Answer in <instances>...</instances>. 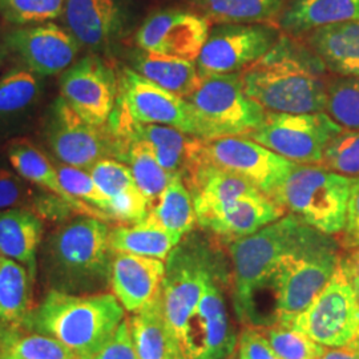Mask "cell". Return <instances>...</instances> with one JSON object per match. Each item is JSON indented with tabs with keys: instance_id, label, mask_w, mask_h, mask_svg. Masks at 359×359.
Returning a JSON list of instances; mask_svg holds the SVG:
<instances>
[{
	"instance_id": "obj_1",
	"label": "cell",
	"mask_w": 359,
	"mask_h": 359,
	"mask_svg": "<svg viewBox=\"0 0 359 359\" xmlns=\"http://www.w3.org/2000/svg\"><path fill=\"white\" fill-rule=\"evenodd\" d=\"M325 65L318 56L281 35L274 46L240 74L246 95L265 111L277 114H316L326 111Z\"/></svg>"
},
{
	"instance_id": "obj_2",
	"label": "cell",
	"mask_w": 359,
	"mask_h": 359,
	"mask_svg": "<svg viewBox=\"0 0 359 359\" xmlns=\"http://www.w3.org/2000/svg\"><path fill=\"white\" fill-rule=\"evenodd\" d=\"M109 231L103 219L77 215L48 233L39 252L38 269L47 290L104 293L111 283L114 256Z\"/></svg>"
},
{
	"instance_id": "obj_3",
	"label": "cell",
	"mask_w": 359,
	"mask_h": 359,
	"mask_svg": "<svg viewBox=\"0 0 359 359\" xmlns=\"http://www.w3.org/2000/svg\"><path fill=\"white\" fill-rule=\"evenodd\" d=\"M126 320V309L112 293L67 294L47 290L26 322V332L63 344L77 359L93 353Z\"/></svg>"
},
{
	"instance_id": "obj_4",
	"label": "cell",
	"mask_w": 359,
	"mask_h": 359,
	"mask_svg": "<svg viewBox=\"0 0 359 359\" xmlns=\"http://www.w3.org/2000/svg\"><path fill=\"white\" fill-rule=\"evenodd\" d=\"M226 280L221 253L198 234H187L170 252L161 286L168 327L179 344L184 326L212 281Z\"/></svg>"
},
{
	"instance_id": "obj_5",
	"label": "cell",
	"mask_w": 359,
	"mask_h": 359,
	"mask_svg": "<svg viewBox=\"0 0 359 359\" xmlns=\"http://www.w3.org/2000/svg\"><path fill=\"white\" fill-rule=\"evenodd\" d=\"M185 100L191 108L193 136L203 142L246 137L266 116L246 95L240 74L201 76L198 87Z\"/></svg>"
},
{
	"instance_id": "obj_6",
	"label": "cell",
	"mask_w": 359,
	"mask_h": 359,
	"mask_svg": "<svg viewBox=\"0 0 359 359\" xmlns=\"http://www.w3.org/2000/svg\"><path fill=\"white\" fill-rule=\"evenodd\" d=\"M318 233L290 213L231 243L233 299L237 316L253 287L276 269L283 257L308 244Z\"/></svg>"
},
{
	"instance_id": "obj_7",
	"label": "cell",
	"mask_w": 359,
	"mask_h": 359,
	"mask_svg": "<svg viewBox=\"0 0 359 359\" xmlns=\"http://www.w3.org/2000/svg\"><path fill=\"white\" fill-rule=\"evenodd\" d=\"M351 179L326 168L295 164L274 201L325 234L341 233L346 224Z\"/></svg>"
},
{
	"instance_id": "obj_8",
	"label": "cell",
	"mask_w": 359,
	"mask_h": 359,
	"mask_svg": "<svg viewBox=\"0 0 359 359\" xmlns=\"http://www.w3.org/2000/svg\"><path fill=\"white\" fill-rule=\"evenodd\" d=\"M287 326L327 348L346 346L359 333V299L342 257L321 293Z\"/></svg>"
},
{
	"instance_id": "obj_9",
	"label": "cell",
	"mask_w": 359,
	"mask_h": 359,
	"mask_svg": "<svg viewBox=\"0 0 359 359\" xmlns=\"http://www.w3.org/2000/svg\"><path fill=\"white\" fill-rule=\"evenodd\" d=\"M344 128L325 112H266L262 124L246 137L295 164H320L329 142Z\"/></svg>"
},
{
	"instance_id": "obj_10",
	"label": "cell",
	"mask_w": 359,
	"mask_h": 359,
	"mask_svg": "<svg viewBox=\"0 0 359 359\" xmlns=\"http://www.w3.org/2000/svg\"><path fill=\"white\" fill-rule=\"evenodd\" d=\"M43 132L57 163L88 170L103 158H116L115 140L108 127L92 126L62 96L50 107Z\"/></svg>"
},
{
	"instance_id": "obj_11",
	"label": "cell",
	"mask_w": 359,
	"mask_h": 359,
	"mask_svg": "<svg viewBox=\"0 0 359 359\" xmlns=\"http://www.w3.org/2000/svg\"><path fill=\"white\" fill-rule=\"evenodd\" d=\"M278 36L276 28L264 23L219 25L209 32L196 59L200 77L243 71L269 51Z\"/></svg>"
},
{
	"instance_id": "obj_12",
	"label": "cell",
	"mask_w": 359,
	"mask_h": 359,
	"mask_svg": "<svg viewBox=\"0 0 359 359\" xmlns=\"http://www.w3.org/2000/svg\"><path fill=\"white\" fill-rule=\"evenodd\" d=\"M203 154L212 164L241 176L274 200L295 163L249 137H224L204 142Z\"/></svg>"
},
{
	"instance_id": "obj_13",
	"label": "cell",
	"mask_w": 359,
	"mask_h": 359,
	"mask_svg": "<svg viewBox=\"0 0 359 359\" xmlns=\"http://www.w3.org/2000/svg\"><path fill=\"white\" fill-rule=\"evenodd\" d=\"M219 283L222 281H212L206 286L184 326L179 341L184 359H225L237 347L238 339Z\"/></svg>"
},
{
	"instance_id": "obj_14",
	"label": "cell",
	"mask_w": 359,
	"mask_h": 359,
	"mask_svg": "<svg viewBox=\"0 0 359 359\" xmlns=\"http://www.w3.org/2000/svg\"><path fill=\"white\" fill-rule=\"evenodd\" d=\"M60 96L92 126H107L118 96L115 71L100 57L88 55L60 76Z\"/></svg>"
},
{
	"instance_id": "obj_15",
	"label": "cell",
	"mask_w": 359,
	"mask_h": 359,
	"mask_svg": "<svg viewBox=\"0 0 359 359\" xmlns=\"http://www.w3.org/2000/svg\"><path fill=\"white\" fill-rule=\"evenodd\" d=\"M117 79V103L133 120L172 127L193 136L191 108L184 97L164 90L130 68H123Z\"/></svg>"
},
{
	"instance_id": "obj_16",
	"label": "cell",
	"mask_w": 359,
	"mask_h": 359,
	"mask_svg": "<svg viewBox=\"0 0 359 359\" xmlns=\"http://www.w3.org/2000/svg\"><path fill=\"white\" fill-rule=\"evenodd\" d=\"M209 32L210 22L205 16L184 10H165L142 23L135 41L142 51L196 62Z\"/></svg>"
},
{
	"instance_id": "obj_17",
	"label": "cell",
	"mask_w": 359,
	"mask_h": 359,
	"mask_svg": "<svg viewBox=\"0 0 359 359\" xmlns=\"http://www.w3.org/2000/svg\"><path fill=\"white\" fill-rule=\"evenodd\" d=\"M107 127L114 136L130 137L147 144L160 165L172 176L179 175L184 177L196 163L204 144L203 140L197 137L192 139V135L179 129L139 123L118 103H116Z\"/></svg>"
},
{
	"instance_id": "obj_18",
	"label": "cell",
	"mask_w": 359,
	"mask_h": 359,
	"mask_svg": "<svg viewBox=\"0 0 359 359\" xmlns=\"http://www.w3.org/2000/svg\"><path fill=\"white\" fill-rule=\"evenodd\" d=\"M6 43L25 68L38 76L63 74L75 63L81 48L67 28L51 22L13 29L6 36Z\"/></svg>"
},
{
	"instance_id": "obj_19",
	"label": "cell",
	"mask_w": 359,
	"mask_h": 359,
	"mask_svg": "<svg viewBox=\"0 0 359 359\" xmlns=\"http://www.w3.org/2000/svg\"><path fill=\"white\" fill-rule=\"evenodd\" d=\"M285 216V208L262 192L244 194L197 213L201 229L229 243L248 237Z\"/></svg>"
},
{
	"instance_id": "obj_20",
	"label": "cell",
	"mask_w": 359,
	"mask_h": 359,
	"mask_svg": "<svg viewBox=\"0 0 359 359\" xmlns=\"http://www.w3.org/2000/svg\"><path fill=\"white\" fill-rule=\"evenodd\" d=\"M165 262L151 257L114 252L111 262L112 294L129 313H136L161 294Z\"/></svg>"
},
{
	"instance_id": "obj_21",
	"label": "cell",
	"mask_w": 359,
	"mask_h": 359,
	"mask_svg": "<svg viewBox=\"0 0 359 359\" xmlns=\"http://www.w3.org/2000/svg\"><path fill=\"white\" fill-rule=\"evenodd\" d=\"M65 26L80 47L104 50L120 28V13L114 0H65Z\"/></svg>"
},
{
	"instance_id": "obj_22",
	"label": "cell",
	"mask_w": 359,
	"mask_h": 359,
	"mask_svg": "<svg viewBox=\"0 0 359 359\" xmlns=\"http://www.w3.org/2000/svg\"><path fill=\"white\" fill-rule=\"evenodd\" d=\"M7 156L15 172H18L23 179L36 185L40 189L65 200V203H68L76 210L77 215L109 221L108 216L102 210L77 200L65 191L59 179L56 165L47 154L41 152L32 142L25 139L13 142L8 148Z\"/></svg>"
},
{
	"instance_id": "obj_23",
	"label": "cell",
	"mask_w": 359,
	"mask_h": 359,
	"mask_svg": "<svg viewBox=\"0 0 359 359\" xmlns=\"http://www.w3.org/2000/svg\"><path fill=\"white\" fill-rule=\"evenodd\" d=\"M35 281L25 265L0 255V335L26 332Z\"/></svg>"
},
{
	"instance_id": "obj_24",
	"label": "cell",
	"mask_w": 359,
	"mask_h": 359,
	"mask_svg": "<svg viewBox=\"0 0 359 359\" xmlns=\"http://www.w3.org/2000/svg\"><path fill=\"white\" fill-rule=\"evenodd\" d=\"M44 221L28 209L0 210V255L25 265L36 278Z\"/></svg>"
},
{
	"instance_id": "obj_25",
	"label": "cell",
	"mask_w": 359,
	"mask_h": 359,
	"mask_svg": "<svg viewBox=\"0 0 359 359\" xmlns=\"http://www.w3.org/2000/svg\"><path fill=\"white\" fill-rule=\"evenodd\" d=\"M306 34L309 48L326 69L342 77L359 76V22L318 27Z\"/></svg>"
},
{
	"instance_id": "obj_26",
	"label": "cell",
	"mask_w": 359,
	"mask_h": 359,
	"mask_svg": "<svg viewBox=\"0 0 359 359\" xmlns=\"http://www.w3.org/2000/svg\"><path fill=\"white\" fill-rule=\"evenodd\" d=\"M182 238L167 231L149 215L140 222L123 224L109 231V246L116 253L151 257L167 261Z\"/></svg>"
},
{
	"instance_id": "obj_27",
	"label": "cell",
	"mask_w": 359,
	"mask_h": 359,
	"mask_svg": "<svg viewBox=\"0 0 359 359\" xmlns=\"http://www.w3.org/2000/svg\"><path fill=\"white\" fill-rule=\"evenodd\" d=\"M347 22H359V0H293L280 16L281 28L294 35Z\"/></svg>"
},
{
	"instance_id": "obj_28",
	"label": "cell",
	"mask_w": 359,
	"mask_h": 359,
	"mask_svg": "<svg viewBox=\"0 0 359 359\" xmlns=\"http://www.w3.org/2000/svg\"><path fill=\"white\" fill-rule=\"evenodd\" d=\"M130 334L140 359H170L180 355L179 344L168 327L161 294L129 318Z\"/></svg>"
},
{
	"instance_id": "obj_29",
	"label": "cell",
	"mask_w": 359,
	"mask_h": 359,
	"mask_svg": "<svg viewBox=\"0 0 359 359\" xmlns=\"http://www.w3.org/2000/svg\"><path fill=\"white\" fill-rule=\"evenodd\" d=\"M112 137L115 140L116 160L128 165L136 185L148 200L151 210L173 176L160 165L147 144L130 137L114 135Z\"/></svg>"
},
{
	"instance_id": "obj_30",
	"label": "cell",
	"mask_w": 359,
	"mask_h": 359,
	"mask_svg": "<svg viewBox=\"0 0 359 359\" xmlns=\"http://www.w3.org/2000/svg\"><path fill=\"white\" fill-rule=\"evenodd\" d=\"M133 68L148 80L187 99L200 84L196 62L142 51L133 57Z\"/></svg>"
},
{
	"instance_id": "obj_31",
	"label": "cell",
	"mask_w": 359,
	"mask_h": 359,
	"mask_svg": "<svg viewBox=\"0 0 359 359\" xmlns=\"http://www.w3.org/2000/svg\"><path fill=\"white\" fill-rule=\"evenodd\" d=\"M191 4L217 25H265L285 8L283 0H191Z\"/></svg>"
},
{
	"instance_id": "obj_32",
	"label": "cell",
	"mask_w": 359,
	"mask_h": 359,
	"mask_svg": "<svg viewBox=\"0 0 359 359\" xmlns=\"http://www.w3.org/2000/svg\"><path fill=\"white\" fill-rule=\"evenodd\" d=\"M167 231L184 238L197 224L192 193L181 176H173L148 213Z\"/></svg>"
},
{
	"instance_id": "obj_33",
	"label": "cell",
	"mask_w": 359,
	"mask_h": 359,
	"mask_svg": "<svg viewBox=\"0 0 359 359\" xmlns=\"http://www.w3.org/2000/svg\"><path fill=\"white\" fill-rule=\"evenodd\" d=\"M0 359H77L59 341L34 332L0 335Z\"/></svg>"
},
{
	"instance_id": "obj_34",
	"label": "cell",
	"mask_w": 359,
	"mask_h": 359,
	"mask_svg": "<svg viewBox=\"0 0 359 359\" xmlns=\"http://www.w3.org/2000/svg\"><path fill=\"white\" fill-rule=\"evenodd\" d=\"M41 86L36 74L27 68H15L0 77V117L16 115L40 96Z\"/></svg>"
},
{
	"instance_id": "obj_35",
	"label": "cell",
	"mask_w": 359,
	"mask_h": 359,
	"mask_svg": "<svg viewBox=\"0 0 359 359\" xmlns=\"http://www.w3.org/2000/svg\"><path fill=\"white\" fill-rule=\"evenodd\" d=\"M280 359H321L327 347L287 325L259 327Z\"/></svg>"
},
{
	"instance_id": "obj_36",
	"label": "cell",
	"mask_w": 359,
	"mask_h": 359,
	"mask_svg": "<svg viewBox=\"0 0 359 359\" xmlns=\"http://www.w3.org/2000/svg\"><path fill=\"white\" fill-rule=\"evenodd\" d=\"M326 111L342 128L359 130V76L341 77L327 87Z\"/></svg>"
},
{
	"instance_id": "obj_37",
	"label": "cell",
	"mask_w": 359,
	"mask_h": 359,
	"mask_svg": "<svg viewBox=\"0 0 359 359\" xmlns=\"http://www.w3.org/2000/svg\"><path fill=\"white\" fill-rule=\"evenodd\" d=\"M65 0H0V15L16 26L48 23L65 13Z\"/></svg>"
},
{
	"instance_id": "obj_38",
	"label": "cell",
	"mask_w": 359,
	"mask_h": 359,
	"mask_svg": "<svg viewBox=\"0 0 359 359\" xmlns=\"http://www.w3.org/2000/svg\"><path fill=\"white\" fill-rule=\"evenodd\" d=\"M320 165L344 176L359 177V130L347 129L326 147Z\"/></svg>"
},
{
	"instance_id": "obj_39",
	"label": "cell",
	"mask_w": 359,
	"mask_h": 359,
	"mask_svg": "<svg viewBox=\"0 0 359 359\" xmlns=\"http://www.w3.org/2000/svg\"><path fill=\"white\" fill-rule=\"evenodd\" d=\"M88 172L109 203L139 191L128 165L116 158H103L92 165Z\"/></svg>"
},
{
	"instance_id": "obj_40",
	"label": "cell",
	"mask_w": 359,
	"mask_h": 359,
	"mask_svg": "<svg viewBox=\"0 0 359 359\" xmlns=\"http://www.w3.org/2000/svg\"><path fill=\"white\" fill-rule=\"evenodd\" d=\"M59 179L65 191L77 200L102 210L108 216L109 200L104 194L96 182L92 179L87 169L65 165L62 163L56 164ZM109 218V216H108ZM111 221V219H109Z\"/></svg>"
},
{
	"instance_id": "obj_41",
	"label": "cell",
	"mask_w": 359,
	"mask_h": 359,
	"mask_svg": "<svg viewBox=\"0 0 359 359\" xmlns=\"http://www.w3.org/2000/svg\"><path fill=\"white\" fill-rule=\"evenodd\" d=\"M38 192L31 182L23 179L18 172L0 168V210L28 209L32 210Z\"/></svg>"
},
{
	"instance_id": "obj_42",
	"label": "cell",
	"mask_w": 359,
	"mask_h": 359,
	"mask_svg": "<svg viewBox=\"0 0 359 359\" xmlns=\"http://www.w3.org/2000/svg\"><path fill=\"white\" fill-rule=\"evenodd\" d=\"M80 359H140L132 339L129 320L121 322L102 346Z\"/></svg>"
},
{
	"instance_id": "obj_43",
	"label": "cell",
	"mask_w": 359,
	"mask_h": 359,
	"mask_svg": "<svg viewBox=\"0 0 359 359\" xmlns=\"http://www.w3.org/2000/svg\"><path fill=\"white\" fill-rule=\"evenodd\" d=\"M237 351L240 359H280L270 346L259 327L246 326L238 337Z\"/></svg>"
},
{
	"instance_id": "obj_44",
	"label": "cell",
	"mask_w": 359,
	"mask_h": 359,
	"mask_svg": "<svg viewBox=\"0 0 359 359\" xmlns=\"http://www.w3.org/2000/svg\"><path fill=\"white\" fill-rule=\"evenodd\" d=\"M342 244L347 249L359 248V177L351 179Z\"/></svg>"
},
{
	"instance_id": "obj_45",
	"label": "cell",
	"mask_w": 359,
	"mask_h": 359,
	"mask_svg": "<svg viewBox=\"0 0 359 359\" xmlns=\"http://www.w3.org/2000/svg\"><path fill=\"white\" fill-rule=\"evenodd\" d=\"M321 359H359V333L346 346L330 347V350H326Z\"/></svg>"
},
{
	"instance_id": "obj_46",
	"label": "cell",
	"mask_w": 359,
	"mask_h": 359,
	"mask_svg": "<svg viewBox=\"0 0 359 359\" xmlns=\"http://www.w3.org/2000/svg\"><path fill=\"white\" fill-rule=\"evenodd\" d=\"M344 262H345L351 285L354 287V292L359 299V250L354 256L344 258Z\"/></svg>"
},
{
	"instance_id": "obj_47",
	"label": "cell",
	"mask_w": 359,
	"mask_h": 359,
	"mask_svg": "<svg viewBox=\"0 0 359 359\" xmlns=\"http://www.w3.org/2000/svg\"><path fill=\"white\" fill-rule=\"evenodd\" d=\"M225 359H240V357H238V351H237V347H236V350L231 353V355H229V357H226Z\"/></svg>"
},
{
	"instance_id": "obj_48",
	"label": "cell",
	"mask_w": 359,
	"mask_h": 359,
	"mask_svg": "<svg viewBox=\"0 0 359 359\" xmlns=\"http://www.w3.org/2000/svg\"><path fill=\"white\" fill-rule=\"evenodd\" d=\"M1 62H3V50L0 47V65H1Z\"/></svg>"
},
{
	"instance_id": "obj_49",
	"label": "cell",
	"mask_w": 359,
	"mask_h": 359,
	"mask_svg": "<svg viewBox=\"0 0 359 359\" xmlns=\"http://www.w3.org/2000/svg\"><path fill=\"white\" fill-rule=\"evenodd\" d=\"M170 359H184V358H182V357H181V354H180V355H176V357H173V358H170Z\"/></svg>"
}]
</instances>
